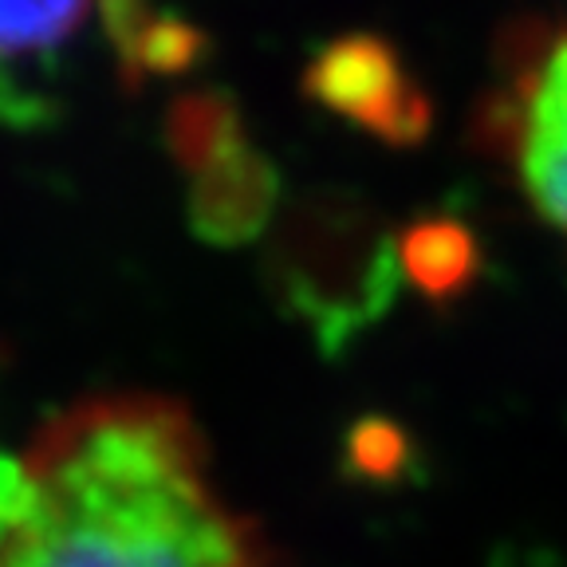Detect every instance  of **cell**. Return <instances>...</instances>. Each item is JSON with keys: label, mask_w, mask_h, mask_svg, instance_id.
Segmentation results:
<instances>
[{"label": "cell", "mask_w": 567, "mask_h": 567, "mask_svg": "<svg viewBox=\"0 0 567 567\" xmlns=\"http://www.w3.org/2000/svg\"><path fill=\"white\" fill-rule=\"evenodd\" d=\"M0 567H265L213 493L189 422L111 399L55 422L17 465Z\"/></svg>", "instance_id": "cell-1"}, {"label": "cell", "mask_w": 567, "mask_h": 567, "mask_svg": "<svg viewBox=\"0 0 567 567\" xmlns=\"http://www.w3.org/2000/svg\"><path fill=\"white\" fill-rule=\"evenodd\" d=\"M182 154L202 174L194 194V217L217 240H240L257 229L272 205V177L252 158L225 118L221 103H189L177 118Z\"/></svg>", "instance_id": "cell-2"}, {"label": "cell", "mask_w": 567, "mask_h": 567, "mask_svg": "<svg viewBox=\"0 0 567 567\" xmlns=\"http://www.w3.org/2000/svg\"><path fill=\"white\" fill-rule=\"evenodd\" d=\"M95 9L131 52L154 48L158 60V35L142 24V0H0V60L60 52L83 32Z\"/></svg>", "instance_id": "cell-4"}, {"label": "cell", "mask_w": 567, "mask_h": 567, "mask_svg": "<svg viewBox=\"0 0 567 567\" xmlns=\"http://www.w3.org/2000/svg\"><path fill=\"white\" fill-rule=\"evenodd\" d=\"M520 177L544 221L567 233V40L544 63L520 134Z\"/></svg>", "instance_id": "cell-5"}, {"label": "cell", "mask_w": 567, "mask_h": 567, "mask_svg": "<svg viewBox=\"0 0 567 567\" xmlns=\"http://www.w3.org/2000/svg\"><path fill=\"white\" fill-rule=\"evenodd\" d=\"M311 87L339 115L371 126L386 138L410 142L425 131L430 111L410 87V75L379 40H339L311 68Z\"/></svg>", "instance_id": "cell-3"}, {"label": "cell", "mask_w": 567, "mask_h": 567, "mask_svg": "<svg viewBox=\"0 0 567 567\" xmlns=\"http://www.w3.org/2000/svg\"><path fill=\"white\" fill-rule=\"evenodd\" d=\"M406 260L425 288H450L470 272V240L450 225L417 229L406 245Z\"/></svg>", "instance_id": "cell-6"}]
</instances>
